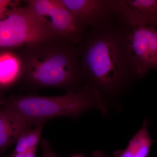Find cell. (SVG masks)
I'll return each instance as SVG.
<instances>
[{
	"instance_id": "cell-14",
	"label": "cell",
	"mask_w": 157,
	"mask_h": 157,
	"mask_svg": "<svg viewBox=\"0 0 157 157\" xmlns=\"http://www.w3.org/2000/svg\"><path fill=\"white\" fill-rule=\"evenodd\" d=\"M41 146L42 149V157H60L57 155L52 151L49 143L45 139L41 142Z\"/></svg>"
},
{
	"instance_id": "cell-17",
	"label": "cell",
	"mask_w": 157,
	"mask_h": 157,
	"mask_svg": "<svg viewBox=\"0 0 157 157\" xmlns=\"http://www.w3.org/2000/svg\"><path fill=\"white\" fill-rule=\"evenodd\" d=\"M25 153H13L10 155V157H25Z\"/></svg>"
},
{
	"instance_id": "cell-10",
	"label": "cell",
	"mask_w": 157,
	"mask_h": 157,
	"mask_svg": "<svg viewBox=\"0 0 157 157\" xmlns=\"http://www.w3.org/2000/svg\"><path fill=\"white\" fill-rule=\"evenodd\" d=\"M124 2L135 16L157 24L156 0H124Z\"/></svg>"
},
{
	"instance_id": "cell-4",
	"label": "cell",
	"mask_w": 157,
	"mask_h": 157,
	"mask_svg": "<svg viewBox=\"0 0 157 157\" xmlns=\"http://www.w3.org/2000/svg\"><path fill=\"white\" fill-rule=\"evenodd\" d=\"M61 40L45 19L35 15L27 7L14 6L0 20V48L15 50L30 44Z\"/></svg>"
},
{
	"instance_id": "cell-5",
	"label": "cell",
	"mask_w": 157,
	"mask_h": 157,
	"mask_svg": "<svg viewBox=\"0 0 157 157\" xmlns=\"http://www.w3.org/2000/svg\"><path fill=\"white\" fill-rule=\"evenodd\" d=\"M119 5L126 23L128 41L136 74L139 79L157 69V24L134 15L124 0Z\"/></svg>"
},
{
	"instance_id": "cell-13",
	"label": "cell",
	"mask_w": 157,
	"mask_h": 157,
	"mask_svg": "<svg viewBox=\"0 0 157 157\" xmlns=\"http://www.w3.org/2000/svg\"><path fill=\"white\" fill-rule=\"evenodd\" d=\"M19 1L0 0V20L5 16L9 9L12 7L19 6Z\"/></svg>"
},
{
	"instance_id": "cell-8",
	"label": "cell",
	"mask_w": 157,
	"mask_h": 157,
	"mask_svg": "<svg viewBox=\"0 0 157 157\" xmlns=\"http://www.w3.org/2000/svg\"><path fill=\"white\" fill-rule=\"evenodd\" d=\"M0 52V88L8 87L22 78L21 60L14 50Z\"/></svg>"
},
{
	"instance_id": "cell-1",
	"label": "cell",
	"mask_w": 157,
	"mask_h": 157,
	"mask_svg": "<svg viewBox=\"0 0 157 157\" xmlns=\"http://www.w3.org/2000/svg\"><path fill=\"white\" fill-rule=\"evenodd\" d=\"M79 46L86 84L109 104L139 80L129 48L126 23L117 2L109 19L85 31Z\"/></svg>"
},
{
	"instance_id": "cell-9",
	"label": "cell",
	"mask_w": 157,
	"mask_h": 157,
	"mask_svg": "<svg viewBox=\"0 0 157 157\" xmlns=\"http://www.w3.org/2000/svg\"><path fill=\"white\" fill-rule=\"evenodd\" d=\"M148 123L144 121L143 125L129 141L124 150L117 151L113 153V157H147L153 140L147 129Z\"/></svg>"
},
{
	"instance_id": "cell-6",
	"label": "cell",
	"mask_w": 157,
	"mask_h": 157,
	"mask_svg": "<svg viewBox=\"0 0 157 157\" xmlns=\"http://www.w3.org/2000/svg\"><path fill=\"white\" fill-rule=\"evenodd\" d=\"M59 1L85 32L109 19L114 12V0Z\"/></svg>"
},
{
	"instance_id": "cell-16",
	"label": "cell",
	"mask_w": 157,
	"mask_h": 157,
	"mask_svg": "<svg viewBox=\"0 0 157 157\" xmlns=\"http://www.w3.org/2000/svg\"><path fill=\"white\" fill-rule=\"evenodd\" d=\"M37 148L29 149L25 153V157H36Z\"/></svg>"
},
{
	"instance_id": "cell-11",
	"label": "cell",
	"mask_w": 157,
	"mask_h": 157,
	"mask_svg": "<svg viewBox=\"0 0 157 157\" xmlns=\"http://www.w3.org/2000/svg\"><path fill=\"white\" fill-rule=\"evenodd\" d=\"M43 123L37 124L36 128L26 132L29 142V149L37 148L43 128Z\"/></svg>"
},
{
	"instance_id": "cell-7",
	"label": "cell",
	"mask_w": 157,
	"mask_h": 157,
	"mask_svg": "<svg viewBox=\"0 0 157 157\" xmlns=\"http://www.w3.org/2000/svg\"><path fill=\"white\" fill-rule=\"evenodd\" d=\"M31 124L7 104L0 105V151L17 141Z\"/></svg>"
},
{
	"instance_id": "cell-15",
	"label": "cell",
	"mask_w": 157,
	"mask_h": 157,
	"mask_svg": "<svg viewBox=\"0 0 157 157\" xmlns=\"http://www.w3.org/2000/svg\"><path fill=\"white\" fill-rule=\"evenodd\" d=\"M70 157H87L86 156L82 155H75L71 156ZM92 157H109L107 155H105L103 152L98 151L94 152L92 154Z\"/></svg>"
},
{
	"instance_id": "cell-18",
	"label": "cell",
	"mask_w": 157,
	"mask_h": 157,
	"mask_svg": "<svg viewBox=\"0 0 157 157\" xmlns=\"http://www.w3.org/2000/svg\"><path fill=\"white\" fill-rule=\"evenodd\" d=\"M10 157V155L6 157Z\"/></svg>"
},
{
	"instance_id": "cell-12",
	"label": "cell",
	"mask_w": 157,
	"mask_h": 157,
	"mask_svg": "<svg viewBox=\"0 0 157 157\" xmlns=\"http://www.w3.org/2000/svg\"><path fill=\"white\" fill-rule=\"evenodd\" d=\"M26 132L21 135L17 139L14 153H25L29 149V142Z\"/></svg>"
},
{
	"instance_id": "cell-2",
	"label": "cell",
	"mask_w": 157,
	"mask_h": 157,
	"mask_svg": "<svg viewBox=\"0 0 157 157\" xmlns=\"http://www.w3.org/2000/svg\"><path fill=\"white\" fill-rule=\"evenodd\" d=\"M21 60L22 76L38 87L75 90L86 84L79 42L52 40L15 49Z\"/></svg>"
},
{
	"instance_id": "cell-3",
	"label": "cell",
	"mask_w": 157,
	"mask_h": 157,
	"mask_svg": "<svg viewBox=\"0 0 157 157\" xmlns=\"http://www.w3.org/2000/svg\"><path fill=\"white\" fill-rule=\"evenodd\" d=\"M32 124L42 123L59 117H78L85 112L97 109L107 115L109 104L97 90L85 85L63 95L22 96L12 98L6 103Z\"/></svg>"
}]
</instances>
